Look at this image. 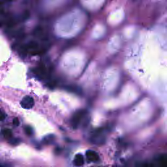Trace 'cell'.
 Returning a JSON list of instances; mask_svg holds the SVG:
<instances>
[{
    "label": "cell",
    "mask_w": 167,
    "mask_h": 167,
    "mask_svg": "<svg viewBox=\"0 0 167 167\" xmlns=\"http://www.w3.org/2000/svg\"><path fill=\"white\" fill-rule=\"evenodd\" d=\"M87 112L84 110H80L74 114L71 118V125L73 128L77 129L84 120H86Z\"/></svg>",
    "instance_id": "1"
},
{
    "label": "cell",
    "mask_w": 167,
    "mask_h": 167,
    "mask_svg": "<svg viewBox=\"0 0 167 167\" xmlns=\"http://www.w3.org/2000/svg\"><path fill=\"white\" fill-rule=\"evenodd\" d=\"M34 104H35V102H34L33 99L28 95H26L24 97H23L22 100L20 102V104H21L22 107L25 109H30L33 108Z\"/></svg>",
    "instance_id": "2"
},
{
    "label": "cell",
    "mask_w": 167,
    "mask_h": 167,
    "mask_svg": "<svg viewBox=\"0 0 167 167\" xmlns=\"http://www.w3.org/2000/svg\"><path fill=\"white\" fill-rule=\"evenodd\" d=\"M86 158L91 162H97L99 160V155L93 150H88L86 152Z\"/></svg>",
    "instance_id": "3"
},
{
    "label": "cell",
    "mask_w": 167,
    "mask_h": 167,
    "mask_svg": "<svg viewBox=\"0 0 167 167\" xmlns=\"http://www.w3.org/2000/svg\"><path fill=\"white\" fill-rule=\"evenodd\" d=\"M73 164L76 166H83L84 164V156L81 154H78L75 155L74 160H73Z\"/></svg>",
    "instance_id": "4"
},
{
    "label": "cell",
    "mask_w": 167,
    "mask_h": 167,
    "mask_svg": "<svg viewBox=\"0 0 167 167\" xmlns=\"http://www.w3.org/2000/svg\"><path fill=\"white\" fill-rule=\"evenodd\" d=\"M158 161L161 166L167 167V155H161V156H159Z\"/></svg>",
    "instance_id": "5"
},
{
    "label": "cell",
    "mask_w": 167,
    "mask_h": 167,
    "mask_svg": "<svg viewBox=\"0 0 167 167\" xmlns=\"http://www.w3.org/2000/svg\"><path fill=\"white\" fill-rule=\"evenodd\" d=\"M2 134H3L4 137L6 138H10L13 136L12 131L10 129H8V128H4V129H2Z\"/></svg>",
    "instance_id": "6"
},
{
    "label": "cell",
    "mask_w": 167,
    "mask_h": 167,
    "mask_svg": "<svg viewBox=\"0 0 167 167\" xmlns=\"http://www.w3.org/2000/svg\"><path fill=\"white\" fill-rule=\"evenodd\" d=\"M39 45L37 43L35 42V41H32V42H30L27 45L26 48L27 49H31L33 50V51H35V50H37V49Z\"/></svg>",
    "instance_id": "7"
},
{
    "label": "cell",
    "mask_w": 167,
    "mask_h": 167,
    "mask_svg": "<svg viewBox=\"0 0 167 167\" xmlns=\"http://www.w3.org/2000/svg\"><path fill=\"white\" fill-rule=\"evenodd\" d=\"M24 131L25 132H26V134L28 136H31V134H33V129H32V128L29 126L25 127Z\"/></svg>",
    "instance_id": "8"
},
{
    "label": "cell",
    "mask_w": 167,
    "mask_h": 167,
    "mask_svg": "<svg viewBox=\"0 0 167 167\" xmlns=\"http://www.w3.org/2000/svg\"><path fill=\"white\" fill-rule=\"evenodd\" d=\"M13 123L14 125H15V126H19L20 125V121L18 120V118H15L13 119Z\"/></svg>",
    "instance_id": "9"
},
{
    "label": "cell",
    "mask_w": 167,
    "mask_h": 167,
    "mask_svg": "<svg viewBox=\"0 0 167 167\" xmlns=\"http://www.w3.org/2000/svg\"><path fill=\"white\" fill-rule=\"evenodd\" d=\"M6 114L0 110V121H3L6 118Z\"/></svg>",
    "instance_id": "10"
},
{
    "label": "cell",
    "mask_w": 167,
    "mask_h": 167,
    "mask_svg": "<svg viewBox=\"0 0 167 167\" xmlns=\"http://www.w3.org/2000/svg\"><path fill=\"white\" fill-rule=\"evenodd\" d=\"M29 15H30V14H29V11H26V12L24 13V15H23V18H24V20L27 19V18L29 17Z\"/></svg>",
    "instance_id": "11"
},
{
    "label": "cell",
    "mask_w": 167,
    "mask_h": 167,
    "mask_svg": "<svg viewBox=\"0 0 167 167\" xmlns=\"http://www.w3.org/2000/svg\"><path fill=\"white\" fill-rule=\"evenodd\" d=\"M1 3H0V7H1Z\"/></svg>",
    "instance_id": "12"
}]
</instances>
